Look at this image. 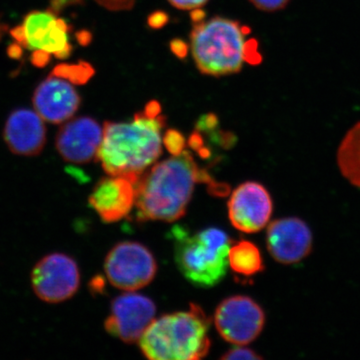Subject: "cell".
Returning <instances> with one entry per match:
<instances>
[{
    "label": "cell",
    "mask_w": 360,
    "mask_h": 360,
    "mask_svg": "<svg viewBox=\"0 0 360 360\" xmlns=\"http://www.w3.org/2000/svg\"><path fill=\"white\" fill-rule=\"evenodd\" d=\"M165 127V116L156 101L137 112L131 122H106L97 160L108 175L127 177L136 184L162 153Z\"/></svg>",
    "instance_id": "cell-1"
},
{
    "label": "cell",
    "mask_w": 360,
    "mask_h": 360,
    "mask_svg": "<svg viewBox=\"0 0 360 360\" xmlns=\"http://www.w3.org/2000/svg\"><path fill=\"white\" fill-rule=\"evenodd\" d=\"M208 181L189 151L156 163L135 184L139 221L174 222L186 214L198 182Z\"/></svg>",
    "instance_id": "cell-2"
},
{
    "label": "cell",
    "mask_w": 360,
    "mask_h": 360,
    "mask_svg": "<svg viewBox=\"0 0 360 360\" xmlns=\"http://www.w3.org/2000/svg\"><path fill=\"white\" fill-rule=\"evenodd\" d=\"M210 321L198 305L187 311L165 314L144 331L139 347L153 360H196L210 352Z\"/></svg>",
    "instance_id": "cell-3"
},
{
    "label": "cell",
    "mask_w": 360,
    "mask_h": 360,
    "mask_svg": "<svg viewBox=\"0 0 360 360\" xmlns=\"http://www.w3.org/2000/svg\"><path fill=\"white\" fill-rule=\"evenodd\" d=\"M250 30L229 18H217L195 22L191 34L194 63L203 75L225 77L238 72L257 51L246 40Z\"/></svg>",
    "instance_id": "cell-4"
},
{
    "label": "cell",
    "mask_w": 360,
    "mask_h": 360,
    "mask_svg": "<svg viewBox=\"0 0 360 360\" xmlns=\"http://www.w3.org/2000/svg\"><path fill=\"white\" fill-rule=\"evenodd\" d=\"M172 233L175 262L187 281L200 288H212L224 278L232 245L226 232L207 229L191 233L176 225Z\"/></svg>",
    "instance_id": "cell-5"
},
{
    "label": "cell",
    "mask_w": 360,
    "mask_h": 360,
    "mask_svg": "<svg viewBox=\"0 0 360 360\" xmlns=\"http://www.w3.org/2000/svg\"><path fill=\"white\" fill-rule=\"evenodd\" d=\"M70 30L66 21L49 9L28 13L11 33L16 44L32 51L33 65L42 68L52 56L65 59L70 56Z\"/></svg>",
    "instance_id": "cell-6"
},
{
    "label": "cell",
    "mask_w": 360,
    "mask_h": 360,
    "mask_svg": "<svg viewBox=\"0 0 360 360\" xmlns=\"http://www.w3.org/2000/svg\"><path fill=\"white\" fill-rule=\"evenodd\" d=\"M104 270L115 288L135 291L153 281L158 264L146 246L134 241H123L113 246L106 255Z\"/></svg>",
    "instance_id": "cell-7"
},
{
    "label": "cell",
    "mask_w": 360,
    "mask_h": 360,
    "mask_svg": "<svg viewBox=\"0 0 360 360\" xmlns=\"http://www.w3.org/2000/svg\"><path fill=\"white\" fill-rule=\"evenodd\" d=\"M217 331L224 340L246 345L257 340L265 324L264 309L248 296L236 295L220 302L214 314Z\"/></svg>",
    "instance_id": "cell-8"
},
{
    "label": "cell",
    "mask_w": 360,
    "mask_h": 360,
    "mask_svg": "<svg viewBox=\"0 0 360 360\" xmlns=\"http://www.w3.org/2000/svg\"><path fill=\"white\" fill-rule=\"evenodd\" d=\"M79 284L77 262L63 253L46 255L32 270V290L40 300L46 303L70 300L77 292Z\"/></svg>",
    "instance_id": "cell-9"
},
{
    "label": "cell",
    "mask_w": 360,
    "mask_h": 360,
    "mask_svg": "<svg viewBox=\"0 0 360 360\" xmlns=\"http://www.w3.org/2000/svg\"><path fill=\"white\" fill-rule=\"evenodd\" d=\"M155 302L148 296L129 291L111 303L110 316L104 328L110 335L125 343L139 341L144 331L155 321Z\"/></svg>",
    "instance_id": "cell-10"
},
{
    "label": "cell",
    "mask_w": 360,
    "mask_h": 360,
    "mask_svg": "<svg viewBox=\"0 0 360 360\" xmlns=\"http://www.w3.org/2000/svg\"><path fill=\"white\" fill-rule=\"evenodd\" d=\"M274 202L266 188L258 182L248 181L234 189L229 201V215L238 231L255 233L269 224Z\"/></svg>",
    "instance_id": "cell-11"
},
{
    "label": "cell",
    "mask_w": 360,
    "mask_h": 360,
    "mask_svg": "<svg viewBox=\"0 0 360 360\" xmlns=\"http://www.w3.org/2000/svg\"><path fill=\"white\" fill-rule=\"evenodd\" d=\"M267 250L281 264L302 262L310 255L314 236L309 225L297 217H284L269 224L266 234Z\"/></svg>",
    "instance_id": "cell-12"
},
{
    "label": "cell",
    "mask_w": 360,
    "mask_h": 360,
    "mask_svg": "<svg viewBox=\"0 0 360 360\" xmlns=\"http://www.w3.org/2000/svg\"><path fill=\"white\" fill-rule=\"evenodd\" d=\"M103 134L99 123L89 116L68 120L56 135V149L68 162L84 165L96 158Z\"/></svg>",
    "instance_id": "cell-13"
},
{
    "label": "cell",
    "mask_w": 360,
    "mask_h": 360,
    "mask_svg": "<svg viewBox=\"0 0 360 360\" xmlns=\"http://www.w3.org/2000/svg\"><path fill=\"white\" fill-rule=\"evenodd\" d=\"M32 101L35 111L44 120L63 123L75 115L82 98L68 80L51 75L35 89Z\"/></svg>",
    "instance_id": "cell-14"
},
{
    "label": "cell",
    "mask_w": 360,
    "mask_h": 360,
    "mask_svg": "<svg viewBox=\"0 0 360 360\" xmlns=\"http://www.w3.org/2000/svg\"><path fill=\"white\" fill-rule=\"evenodd\" d=\"M135 182L127 177L110 176L99 180L90 193L89 205L105 224L127 217L135 206Z\"/></svg>",
    "instance_id": "cell-15"
},
{
    "label": "cell",
    "mask_w": 360,
    "mask_h": 360,
    "mask_svg": "<svg viewBox=\"0 0 360 360\" xmlns=\"http://www.w3.org/2000/svg\"><path fill=\"white\" fill-rule=\"evenodd\" d=\"M4 137L14 155H39L46 142L44 118L28 108L14 110L7 118Z\"/></svg>",
    "instance_id": "cell-16"
},
{
    "label": "cell",
    "mask_w": 360,
    "mask_h": 360,
    "mask_svg": "<svg viewBox=\"0 0 360 360\" xmlns=\"http://www.w3.org/2000/svg\"><path fill=\"white\" fill-rule=\"evenodd\" d=\"M338 165L343 176L360 188V122L343 137L338 150Z\"/></svg>",
    "instance_id": "cell-17"
},
{
    "label": "cell",
    "mask_w": 360,
    "mask_h": 360,
    "mask_svg": "<svg viewBox=\"0 0 360 360\" xmlns=\"http://www.w3.org/2000/svg\"><path fill=\"white\" fill-rule=\"evenodd\" d=\"M229 265L234 272L243 276H252L264 270L257 246L246 240L232 243L229 251Z\"/></svg>",
    "instance_id": "cell-18"
},
{
    "label": "cell",
    "mask_w": 360,
    "mask_h": 360,
    "mask_svg": "<svg viewBox=\"0 0 360 360\" xmlns=\"http://www.w3.org/2000/svg\"><path fill=\"white\" fill-rule=\"evenodd\" d=\"M51 75L65 78L72 84H84L94 75V70L87 63L84 65H58L54 68Z\"/></svg>",
    "instance_id": "cell-19"
},
{
    "label": "cell",
    "mask_w": 360,
    "mask_h": 360,
    "mask_svg": "<svg viewBox=\"0 0 360 360\" xmlns=\"http://www.w3.org/2000/svg\"><path fill=\"white\" fill-rule=\"evenodd\" d=\"M163 143L167 146L168 151L174 155H179L184 150L186 146V139L184 135L179 134L176 130H168L165 134Z\"/></svg>",
    "instance_id": "cell-20"
},
{
    "label": "cell",
    "mask_w": 360,
    "mask_h": 360,
    "mask_svg": "<svg viewBox=\"0 0 360 360\" xmlns=\"http://www.w3.org/2000/svg\"><path fill=\"white\" fill-rule=\"evenodd\" d=\"M250 1L260 11L274 13L283 9L290 0H250Z\"/></svg>",
    "instance_id": "cell-21"
},
{
    "label": "cell",
    "mask_w": 360,
    "mask_h": 360,
    "mask_svg": "<svg viewBox=\"0 0 360 360\" xmlns=\"http://www.w3.org/2000/svg\"><path fill=\"white\" fill-rule=\"evenodd\" d=\"M262 357L255 354L250 348L238 347L234 349L229 350L226 354L222 355L221 359L234 360V359H262Z\"/></svg>",
    "instance_id": "cell-22"
},
{
    "label": "cell",
    "mask_w": 360,
    "mask_h": 360,
    "mask_svg": "<svg viewBox=\"0 0 360 360\" xmlns=\"http://www.w3.org/2000/svg\"><path fill=\"white\" fill-rule=\"evenodd\" d=\"M99 6L112 11H129L136 0H96Z\"/></svg>",
    "instance_id": "cell-23"
},
{
    "label": "cell",
    "mask_w": 360,
    "mask_h": 360,
    "mask_svg": "<svg viewBox=\"0 0 360 360\" xmlns=\"http://www.w3.org/2000/svg\"><path fill=\"white\" fill-rule=\"evenodd\" d=\"M172 6L181 11H195L207 4L210 0H168Z\"/></svg>",
    "instance_id": "cell-24"
},
{
    "label": "cell",
    "mask_w": 360,
    "mask_h": 360,
    "mask_svg": "<svg viewBox=\"0 0 360 360\" xmlns=\"http://www.w3.org/2000/svg\"><path fill=\"white\" fill-rule=\"evenodd\" d=\"M82 1V0H51V9L58 13L65 7L75 6V4H80Z\"/></svg>",
    "instance_id": "cell-25"
},
{
    "label": "cell",
    "mask_w": 360,
    "mask_h": 360,
    "mask_svg": "<svg viewBox=\"0 0 360 360\" xmlns=\"http://www.w3.org/2000/svg\"><path fill=\"white\" fill-rule=\"evenodd\" d=\"M167 22V15L162 13H155L149 18V25H150L151 27L158 28L160 26L165 25Z\"/></svg>",
    "instance_id": "cell-26"
},
{
    "label": "cell",
    "mask_w": 360,
    "mask_h": 360,
    "mask_svg": "<svg viewBox=\"0 0 360 360\" xmlns=\"http://www.w3.org/2000/svg\"><path fill=\"white\" fill-rule=\"evenodd\" d=\"M172 49L176 56H186V44H182V42H180V45H179V41H175L174 44H172Z\"/></svg>",
    "instance_id": "cell-27"
}]
</instances>
